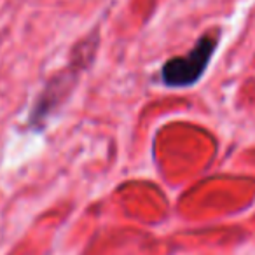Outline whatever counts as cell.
<instances>
[{"mask_svg":"<svg viewBox=\"0 0 255 255\" xmlns=\"http://www.w3.org/2000/svg\"><path fill=\"white\" fill-rule=\"evenodd\" d=\"M219 42L217 33H206L198 40L192 51L185 56L171 58L161 70V79L168 88H187L192 86L203 75L208 67L210 58Z\"/></svg>","mask_w":255,"mask_h":255,"instance_id":"obj_1","label":"cell"}]
</instances>
